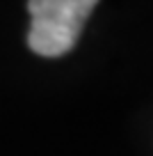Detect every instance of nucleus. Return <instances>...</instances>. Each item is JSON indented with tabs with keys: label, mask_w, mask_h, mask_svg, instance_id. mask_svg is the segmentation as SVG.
<instances>
[{
	"label": "nucleus",
	"mask_w": 153,
	"mask_h": 156,
	"mask_svg": "<svg viewBox=\"0 0 153 156\" xmlns=\"http://www.w3.org/2000/svg\"><path fill=\"white\" fill-rule=\"evenodd\" d=\"M96 0H32L28 12L32 25L28 46L43 58H59L76 46Z\"/></svg>",
	"instance_id": "1"
}]
</instances>
